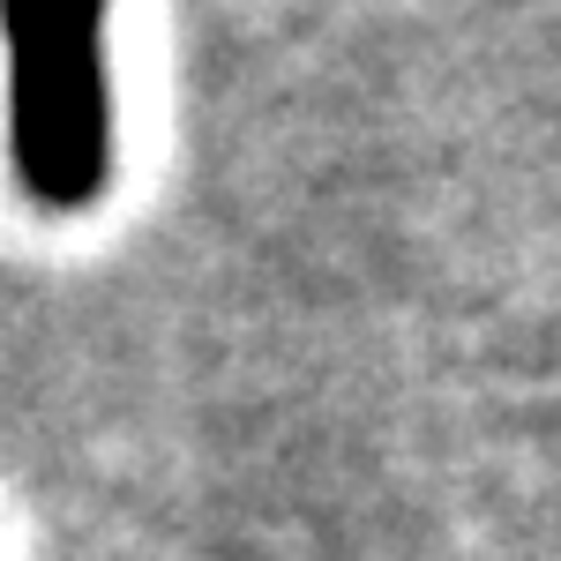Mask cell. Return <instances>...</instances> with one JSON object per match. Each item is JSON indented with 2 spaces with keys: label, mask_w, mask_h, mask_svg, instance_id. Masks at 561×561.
Here are the masks:
<instances>
[{
  "label": "cell",
  "mask_w": 561,
  "mask_h": 561,
  "mask_svg": "<svg viewBox=\"0 0 561 561\" xmlns=\"http://www.w3.org/2000/svg\"><path fill=\"white\" fill-rule=\"evenodd\" d=\"M113 0H0L8 165L53 217L113 187Z\"/></svg>",
  "instance_id": "6da1fadb"
}]
</instances>
